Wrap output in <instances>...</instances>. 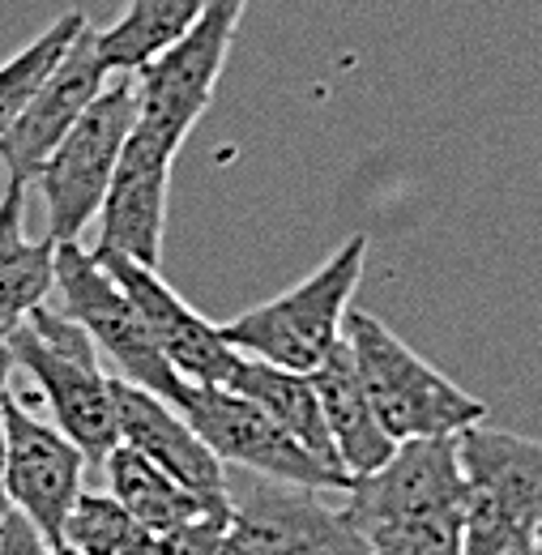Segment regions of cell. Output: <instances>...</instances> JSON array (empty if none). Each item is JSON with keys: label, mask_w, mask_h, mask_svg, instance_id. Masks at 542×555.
Listing matches in <instances>:
<instances>
[{"label": "cell", "mask_w": 542, "mask_h": 555, "mask_svg": "<svg viewBox=\"0 0 542 555\" xmlns=\"http://www.w3.org/2000/svg\"><path fill=\"white\" fill-rule=\"evenodd\" d=\"M0 338H4V334H0Z\"/></svg>", "instance_id": "4316f807"}, {"label": "cell", "mask_w": 542, "mask_h": 555, "mask_svg": "<svg viewBox=\"0 0 542 555\" xmlns=\"http://www.w3.org/2000/svg\"><path fill=\"white\" fill-rule=\"evenodd\" d=\"M248 0H214L197 26H189L167 52H158L150 65H141L137 77V125L133 133L150 138L154 145L180 154L189 133L197 129L218 77L227 69L235 30L244 22Z\"/></svg>", "instance_id": "52a82bcc"}, {"label": "cell", "mask_w": 542, "mask_h": 555, "mask_svg": "<svg viewBox=\"0 0 542 555\" xmlns=\"http://www.w3.org/2000/svg\"><path fill=\"white\" fill-rule=\"evenodd\" d=\"M107 65L99 56V30L86 22L61 61L43 73V81L30 90L26 107L17 112V120L9 125V133L0 138V163L9 171V180L30 184L43 167V158L61 145L68 129L86 116V107L99 99V90L107 86Z\"/></svg>", "instance_id": "7c38bea8"}, {"label": "cell", "mask_w": 542, "mask_h": 555, "mask_svg": "<svg viewBox=\"0 0 542 555\" xmlns=\"http://www.w3.org/2000/svg\"><path fill=\"white\" fill-rule=\"evenodd\" d=\"M4 347L13 367H22L39 398L52 411V427H61L68 440L81 449L86 466H103V457L120 444V423H116V398H112V376L99 367V354H61L43 347L22 321L4 334Z\"/></svg>", "instance_id": "8fae6325"}, {"label": "cell", "mask_w": 542, "mask_h": 555, "mask_svg": "<svg viewBox=\"0 0 542 555\" xmlns=\"http://www.w3.org/2000/svg\"><path fill=\"white\" fill-rule=\"evenodd\" d=\"M222 389H231V393L248 398L253 406H261V411H266L282 431H291L312 457H321L325 466L341 470L338 453H334V440H330V427H325V415H321V398H317L312 376L273 367V363L253 359V354H240ZM341 475H346V470H341Z\"/></svg>", "instance_id": "ac0fdd59"}, {"label": "cell", "mask_w": 542, "mask_h": 555, "mask_svg": "<svg viewBox=\"0 0 542 555\" xmlns=\"http://www.w3.org/2000/svg\"><path fill=\"white\" fill-rule=\"evenodd\" d=\"M0 555H61V552H52V547L35 534V526H30L26 517L9 513L4 526H0Z\"/></svg>", "instance_id": "cb8c5ba5"}, {"label": "cell", "mask_w": 542, "mask_h": 555, "mask_svg": "<svg viewBox=\"0 0 542 555\" xmlns=\"http://www.w3.org/2000/svg\"><path fill=\"white\" fill-rule=\"evenodd\" d=\"M312 385H317L321 415H325V427H330V440H334L341 470L350 479L380 470L393 457L398 444L385 436L380 418L372 415V402H367V393H363V385L354 376L346 343H338V347L330 350V359L312 372Z\"/></svg>", "instance_id": "2e32d148"}, {"label": "cell", "mask_w": 542, "mask_h": 555, "mask_svg": "<svg viewBox=\"0 0 542 555\" xmlns=\"http://www.w3.org/2000/svg\"><path fill=\"white\" fill-rule=\"evenodd\" d=\"M363 261H367V235H350L304 282L218 325L222 338L240 354L312 376L330 359V350L341 343V317L359 291Z\"/></svg>", "instance_id": "3957f363"}, {"label": "cell", "mask_w": 542, "mask_h": 555, "mask_svg": "<svg viewBox=\"0 0 542 555\" xmlns=\"http://www.w3.org/2000/svg\"><path fill=\"white\" fill-rule=\"evenodd\" d=\"M214 0H129V9L99 30V56L107 73H137L167 52L189 26L202 22Z\"/></svg>", "instance_id": "d6986e66"}, {"label": "cell", "mask_w": 542, "mask_h": 555, "mask_svg": "<svg viewBox=\"0 0 542 555\" xmlns=\"http://www.w3.org/2000/svg\"><path fill=\"white\" fill-rule=\"evenodd\" d=\"M462 495L457 436H427L402 440L380 470L341 491V504L367 555H462Z\"/></svg>", "instance_id": "6da1fadb"}, {"label": "cell", "mask_w": 542, "mask_h": 555, "mask_svg": "<svg viewBox=\"0 0 542 555\" xmlns=\"http://www.w3.org/2000/svg\"><path fill=\"white\" fill-rule=\"evenodd\" d=\"M112 398H116L120 444L150 457L163 475H171L180 487L202 495L205 504L227 508V466L205 449V440L193 431L189 418L180 415L171 402L137 389L120 376H112Z\"/></svg>", "instance_id": "9a60e30c"}, {"label": "cell", "mask_w": 542, "mask_h": 555, "mask_svg": "<svg viewBox=\"0 0 542 555\" xmlns=\"http://www.w3.org/2000/svg\"><path fill=\"white\" fill-rule=\"evenodd\" d=\"M133 125L137 77L116 73V81H107L99 90V99L86 107V116L43 158L35 184L43 189V202H48V240L52 244H77L86 222L99 218Z\"/></svg>", "instance_id": "8992f818"}, {"label": "cell", "mask_w": 542, "mask_h": 555, "mask_svg": "<svg viewBox=\"0 0 542 555\" xmlns=\"http://www.w3.org/2000/svg\"><path fill=\"white\" fill-rule=\"evenodd\" d=\"M26 184L9 180L0 197V266L26 253Z\"/></svg>", "instance_id": "603a6c76"}, {"label": "cell", "mask_w": 542, "mask_h": 555, "mask_svg": "<svg viewBox=\"0 0 542 555\" xmlns=\"http://www.w3.org/2000/svg\"><path fill=\"white\" fill-rule=\"evenodd\" d=\"M86 457L61 427L26 411V402L9 389L4 398V495L17 517L35 526V534L61 552V530L73 500L86 491Z\"/></svg>", "instance_id": "30bf717a"}, {"label": "cell", "mask_w": 542, "mask_h": 555, "mask_svg": "<svg viewBox=\"0 0 542 555\" xmlns=\"http://www.w3.org/2000/svg\"><path fill=\"white\" fill-rule=\"evenodd\" d=\"M9 389H13V359H9L4 338H0V526L13 513L9 508V495H4V398H9Z\"/></svg>", "instance_id": "d4e9b609"}, {"label": "cell", "mask_w": 542, "mask_h": 555, "mask_svg": "<svg viewBox=\"0 0 542 555\" xmlns=\"http://www.w3.org/2000/svg\"><path fill=\"white\" fill-rule=\"evenodd\" d=\"M86 22H90V17H86L81 9H68V13H61L48 30H39L22 52H13L9 61H0V138L9 133V125H13L17 112L26 107L30 90L43 81V73L61 61L68 39H73Z\"/></svg>", "instance_id": "44dd1931"}, {"label": "cell", "mask_w": 542, "mask_h": 555, "mask_svg": "<svg viewBox=\"0 0 542 555\" xmlns=\"http://www.w3.org/2000/svg\"><path fill=\"white\" fill-rule=\"evenodd\" d=\"M52 282L61 286V299H65L61 312L90 334L94 350H103L112 359L120 380H129L171 406L180 402L189 380L158 354L150 330L141 325L137 308L129 304V295L94 261V253H86L81 244H56L52 248Z\"/></svg>", "instance_id": "ba28073f"}, {"label": "cell", "mask_w": 542, "mask_h": 555, "mask_svg": "<svg viewBox=\"0 0 542 555\" xmlns=\"http://www.w3.org/2000/svg\"><path fill=\"white\" fill-rule=\"evenodd\" d=\"M154 539L112 491H81L61 530V552L73 555H145Z\"/></svg>", "instance_id": "ffe728a7"}, {"label": "cell", "mask_w": 542, "mask_h": 555, "mask_svg": "<svg viewBox=\"0 0 542 555\" xmlns=\"http://www.w3.org/2000/svg\"><path fill=\"white\" fill-rule=\"evenodd\" d=\"M176 411L193 423V431L205 440V449L227 466L244 475H261L278 483L321 487V491H346L354 483L321 457H312L291 431H282L261 406L248 398L222 389V385H184Z\"/></svg>", "instance_id": "9c48e42d"}, {"label": "cell", "mask_w": 542, "mask_h": 555, "mask_svg": "<svg viewBox=\"0 0 542 555\" xmlns=\"http://www.w3.org/2000/svg\"><path fill=\"white\" fill-rule=\"evenodd\" d=\"M227 526L218 555H367L341 491L227 475Z\"/></svg>", "instance_id": "5b68a950"}, {"label": "cell", "mask_w": 542, "mask_h": 555, "mask_svg": "<svg viewBox=\"0 0 542 555\" xmlns=\"http://www.w3.org/2000/svg\"><path fill=\"white\" fill-rule=\"evenodd\" d=\"M176 154L129 133L112 189L99 209V244L94 253H120L137 266H163V231H167V197H171Z\"/></svg>", "instance_id": "5bb4252c"}, {"label": "cell", "mask_w": 542, "mask_h": 555, "mask_svg": "<svg viewBox=\"0 0 542 555\" xmlns=\"http://www.w3.org/2000/svg\"><path fill=\"white\" fill-rule=\"evenodd\" d=\"M462 457V555H530L542 521V440L500 427H466Z\"/></svg>", "instance_id": "277c9868"}, {"label": "cell", "mask_w": 542, "mask_h": 555, "mask_svg": "<svg viewBox=\"0 0 542 555\" xmlns=\"http://www.w3.org/2000/svg\"><path fill=\"white\" fill-rule=\"evenodd\" d=\"M52 240H30L22 257L0 266V334H9L17 321H26L30 308L48 299L52 282Z\"/></svg>", "instance_id": "7402d4cb"}, {"label": "cell", "mask_w": 542, "mask_h": 555, "mask_svg": "<svg viewBox=\"0 0 542 555\" xmlns=\"http://www.w3.org/2000/svg\"><path fill=\"white\" fill-rule=\"evenodd\" d=\"M341 343L350 350L354 376L393 444L427 436H462L487 418V402L453 385L440 367H431L372 312L346 308Z\"/></svg>", "instance_id": "7a4b0ae2"}, {"label": "cell", "mask_w": 542, "mask_h": 555, "mask_svg": "<svg viewBox=\"0 0 542 555\" xmlns=\"http://www.w3.org/2000/svg\"><path fill=\"white\" fill-rule=\"evenodd\" d=\"M103 475H107V491L137 517V526L150 539H171L189 526H197L205 517H222L227 508L205 504L202 495H193L189 487H180L171 475H163L150 457H141L129 444H116L103 457Z\"/></svg>", "instance_id": "e0dca14e"}, {"label": "cell", "mask_w": 542, "mask_h": 555, "mask_svg": "<svg viewBox=\"0 0 542 555\" xmlns=\"http://www.w3.org/2000/svg\"><path fill=\"white\" fill-rule=\"evenodd\" d=\"M530 555H542V521H539V530H534V543H530Z\"/></svg>", "instance_id": "484cf974"}, {"label": "cell", "mask_w": 542, "mask_h": 555, "mask_svg": "<svg viewBox=\"0 0 542 555\" xmlns=\"http://www.w3.org/2000/svg\"><path fill=\"white\" fill-rule=\"evenodd\" d=\"M94 261L112 274V282L129 295V304L137 308L141 325L150 330L158 354L193 385H227L240 350L222 338V330L214 321H205L202 312H193L158 270L137 266L120 253H94Z\"/></svg>", "instance_id": "4fadbf2b"}]
</instances>
